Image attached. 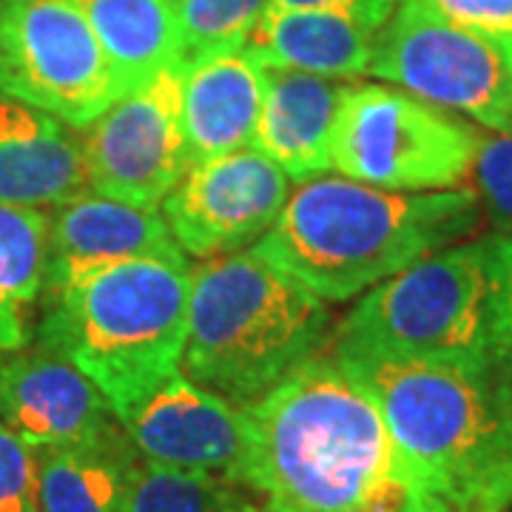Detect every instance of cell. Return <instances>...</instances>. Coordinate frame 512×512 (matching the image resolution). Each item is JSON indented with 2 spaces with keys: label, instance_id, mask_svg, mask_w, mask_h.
<instances>
[{
  "label": "cell",
  "instance_id": "cell-1",
  "mask_svg": "<svg viewBox=\"0 0 512 512\" xmlns=\"http://www.w3.org/2000/svg\"><path fill=\"white\" fill-rule=\"evenodd\" d=\"M262 512H419L373 393L316 353L245 407Z\"/></svg>",
  "mask_w": 512,
  "mask_h": 512
},
{
  "label": "cell",
  "instance_id": "cell-2",
  "mask_svg": "<svg viewBox=\"0 0 512 512\" xmlns=\"http://www.w3.org/2000/svg\"><path fill=\"white\" fill-rule=\"evenodd\" d=\"M339 362L379 404L419 512H504L510 507L512 402L498 359Z\"/></svg>",
  "mask_w": 512,
  "mask_h": 512
},
{
  "label": "cell",
  "instance_id": "cell-3",
  "mask_svg": "<svg viewBox=\"0 0 512 512\" xmlns=\"http://www.w3.org/2000/svg\"><path fill=\"white\" fill-rule=\"evenodd\" d=\"M478 220L481 200L470 188L404 194L322 174L296 185L251 248L322 302H348L470 237Z\"/></svg>",
  "mask_w": 512,
  "mask_h": 512
},
{
  "label": "cell",
  "instance_id": "cell-4",
  "mask_svg": "<svg viewBox=\"0 0 512 512\" xmlns=\"http://www.w3.org/2000/svg\"><path fill=\"white\" fill-rule=\"evenodd\" d=\"M191 268L131 259L43 293L40 342L80 367L123 421L180 373Z\"/></svg>",
  "mask_w": 512,
  "mask_h": 512
},
{
  "label": "cell",
  "instance_id": "cell-5",
  "mask_svg": "<svg viewBox=\"0 0 512 512\" xmlns=\"http://www.w3.org/2000/svg\"><path fill=\"white\" fill-rule=\"evenodd\" d=\"M328 339L325 302L254 248L191 271L180 370L228 402H259Z\"/></svg>",
  "mask_w": 512,
  "mask_h": 512
},
{
  "label": "cell",
  "instance_id": "cell-6",
  "mask_svg": "<svg viewBox=\"0 0 512 512\" xmlns=\"http://www.w3.org/2000/svg\"><path fill=\"white\" fill-rule=\"evenodd\" d=\"M498 237L453 245L373 285L333 330L336 359L495 362Z\"/></svg>",
  "mask_w": 512,
  "mask_h": 512
},
{
  "label": "cell",
  "instance_id": "cell-7",
  "mask_svg": "<svg viewBox=\"0 0 512 512\" xmlns=\"http://www.w3.org/2000/svg\"><path fill=\"white\" fill-rule=\"evenodd\" d=\"M481 134L416 94L350 83L330 140V168L356 183L424 194L453 191L473 174Z\"/></svg>",
  "mask_w": 512,
  "mask_h": 512
},
{
  "label": "cell",
  "instance_id": "cell-8",
  "mask_svg": "<svg viewBox=\"0 0 512 512\" xmlns=\"http://www.w3.org/2000/svg\"><path fill=\"white\" fill-rule=\"evenodd\" d=\"M0 94L83 128L123 89L74 0H0Z\"/></svg>",
  "mask_w": 512,
  "mask_h": 512
},
{
  "label": "cell",
  "instance_id": "cell-9",
  "mask_svg": "<svg viewBox=\"0 0 512 512\" xmlns=\"http://www.w3.org/2000/svg\"><path fill=\"white\" fill-rule=\"evenodd\" d=\"M367 74L493 131H512V37L461 29L399 6L376 35Z\"/></svg>",
  "mask_w": 512,
  "mask_h": 512
},
{
  "label": "cell",
  "instance_id": "cell-10",
  "mask_svg": "<svg viewBox=\"0 0 512 512\" xmlns=\"http://www.w3.org/2000/svg\"><path fill=\"white\" fill-rule=\"evenodd\" d=\"M188 63H174L123 92L83 126V157L94 194L137 208H163L191 171L183 128Z\"/></svg>",
  "mask_w": 512,
  "mask_h": 512
},
{
  "label": "cell",
  "instance_id": "cell-11",
  "mask_svg": "<svg viewBox=\"0 0 512 512\" xmlns=\"http://www.w3.org/2000/svg\"><path fill=\"white\" fill-rule=\"evenodd\" d=\"M291 197V177L259 148L194 165L165 197L163 217L185 256L214 259L256 245Z\"/></svg>",
  "mask_w": 512,
  "mask_h": 512
},
{
  "label": "cell",
  "instance_id": "cell-12",
  "mask_svg": "<svg viewBox=\"0 0 512 512\" xmlns=\"http://www.w3.org/2000/svg\"><path fill=\"white\" fill-rule=\"evenodd\" d=\"M131 447L148 464L245 484L251 427L245 407L174 373L126 421Z\"/></svg>",
  "mask_w": 512,
  "mask_h": 512
},
{
  "label": "cell",
  "instance_id": "cell-13",
  "mask_svg": "<svg viewBox=\"0 0 512 512\" xmlns=\"http://www.w3.org/2000/svg\"><path fill=\"white\" fill-rule=\"evenodd\" d=\"M0 421L32 450L117 436V416L94 382L49 345L0 359Z\"/></svg>",
  "mask_w": 512,
  "mask_h": 512
},
{
  "label": "cell",
  "instance_id": "cell-14",
  "mask_svg": "<svg viewBox=\"0 0 512 512\" xmlns=\"http://www.w3.org/2000/svg\"><path fill=\"white\" fill-rule=\"evenodd\" d=\"M131 259H185L160 208H137L86 191L49 214L43 293Z\"/></svg>",
  "mask_w": 512,
  "mask_h": 512
},
{
  "label": "cell",
  "instance_id": "cell-15",
  "mask_svg": "<svg viewBox=\"0 0 512 512\" xmlns=\"http://www.w3.org/2000/svg\"><path fill=\"white\" fill-rule=\"evenodd\" d=\"M74 131L55 114L0 94V205L43 211L92 191Z\"/></svg>",
  "mask_w": 512,
  "mask_h": 512
},
{
  "label": "cell",
  "instance_id": "cell-16",
  "mask_svg": "<svg viewBox=\"0 0 512 512\" xmlns=\"http://www.w3.org/2000/svg\"><path fill=\"white\" fill-rule=\"evenodd\" d=\"M265 69V66H262ZM350 83L291 69H265V100L256 143L291 180L330 171V140Z\"/></svg>",
  "mask_w": 512,
  "mask_h": 512
},
{
  "label": "cell",
  "instance_id": "cell-17",
  "mask_svg": "<svg viewBox=\"0 0 512 512\" xmlns=\"http://www.w3.org/2000/svg\"><path fill=\"white\" fill-rule=\"evenodd\" d=\"M262 100L265 69L245 52L191 63L183 86V128L191 168L231 151L254 148Z\"/></svg>",
  "mask_w": 512,
  "mask_h": 512
},
{
  "label": "cell",
  "instance_id": "cell-18",
  "mask_svg": "<svg viewBox=\"0 0 512 512\" xmlns=\"http://www.w3.org/2000/svg\"><path fill=\"white\" fill-rule=\"evenodd\" d=\"M376 35L342 15L268 6L242 52L265 69L353 80L370 72Z\"/></svg>",
  "mask_w": 512,
  "mask_h": 512
},
{
  "label": "cell",
  "instance_id": "cell-19",
  "mask_svg": "<svg viewBox=\"0 0 512 512\" xmlns=\"http://www.w3.org/2000/svg\"><path fill=\"white\" fill-rule=\"evenodd\" d=\"M109 57L120 89L183 63V35L174 0H74Z\"/></svg>",
  "mask_w": 512,
  "mask_h": 512
},
{
  "label": "cell",
  "instance_id": "cell-20",
  "mask_svg": "<svg viewBox=\"0 0 512 512\" xmlns=\"http://www.w3.org/2000/svg\"><path fill=\"white\" fill-rule=\"evenodd\" d=\"M37 512H123L131 441L120 433L94 444L40 447Z\"/></svg>",
  "mask_w": 512,
  "mask_h": 512
},
{
  "label": "cell",
  "instance_id": "cell-21",
  "mask_svg": "<svg viewBox=\"0 0 512 512\" xmlns=\"http://www.w3.org/2000/svg\"><path fill=\"white\" fill-rule=\"evenodd\" d=\"M49 214L0 205V356L29 345L32 305L46 288Z\"/></svg>",
  "mask_w": 512,
  "mask_h": 512
},
{
  "label": "cell",
  "instance_id": "cell-22",
  "mask_svg": "<svg viewBox=\"0 0 512 512\" xmlns=\"http://www.w3.org/2000/svg\"><path fill=\"white\" fill-rule=\"evenodd\" d=\"M123 512H262L239 484L225 478L180 473L171 467L131 461Z\"/></svg>",
  "mask_w": 512,
  "mask_h": 512
},
{
  "label": "cell",
  "instance_id": "cell-23",
  "mask_svg": "<svg viewBox=\"0 0 512 512\" xmlns=\"http://www.w3.org/2000/svg\"><path fill=\"white\" fill-rule=\"evenodd\" d=\"M271 0H174L183 63L242 52Z\"/></svg>",
  "mask_w": 512,
  "mask_h": 512
},
{
  "label": "cell",
  "instance_id": "cell-24",
  "mask_svg": "<svg viewBox=\"0 0 512 512\" xmlns=\"http://www.w3.org/2000/svg\"><path fill=\"white\" fill-rule=\"evenodd\" d=\"M473 174L478 200L487 205L490 220L501 234H512V131H495L481 137Z\"/></svg>",
  "mask_w": 512,
  "mask_h": 512
},
{
  "label": "cell",
  "instance_id": "cell-25",
  "mask_svg": "<svg viewBox=\"0 0 512 512\" xmlns=\"http://www.w3.org/2000/svg\"><path fill=\"white\" fill-rule=\"evenodd\" d=\"M0 512H37L35 450L0 421Z\"/></svg>",
  "mask_w": 512,
  "mask_h": 512
},
{
  "label": "cell",
  "instance_id": "cell-26",
  "mask_svg": "<svg viewBox=\"0 0 512 512\" xmlns=\"http://www.w3.org/2000/svg\"><path fill=\"white\" fill-rule=\"evenodd\" d=\"M402 6L461 29L512 37V0H402Z\"/></svg>",
  "mask_w": 512,
  "mask_h": 512
},
{
  "label": "cell",
  "instance_id": "cell-27",
  "mask_svg": "<svg viewBox=\"0 0 512 512\" xmlns=\"http://www.w3.org/2000/svg\"><path fill=\"white\" fill-rule=\"evenodd\" d=\"M271 6L285 9H311V12H330L342 18L356 20L370 32H382L399 9V0H271Z\"/></svg>",
  "mask_w": 512,
  "mask_h": 512
},
{
  "label": "cell",
  "instance_id": "cell-28",
  "mask_svg": "<svg viewBox=\"0 0 512 512\" xmlns=\"http://www.w3.org/2000/svg\"><path fill=\"white\" fill-rule=\"evenodd\" d=\"M495 350L512 359V234H498L495 265Z\"/></svg>",
  "mask_w": 512,
  "mask_h": 512
},
{
  "label": "cell",
  "instance_id": "cell-29",
  "mask_svg": "<svg viewBox=\"0 0 512 512\" xmlns=\"http://www.w3.org/2000/svg\"><path fill=\"white\" fill-rule=\"evenodd\" d=\"M501 362V370H504V382H507V393H510L512 402V359H498Z\"/></svg>",
  "mask_w": 512,
  "mask_h": 512
}]
</instances>
